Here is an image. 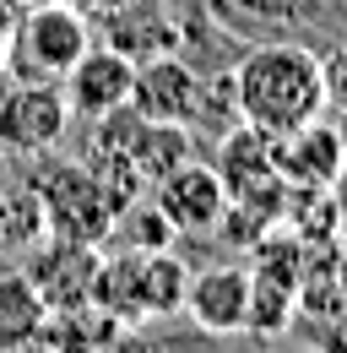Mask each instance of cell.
<instances>
[{
    "mask_svg": "<svg viewBox=\"0 0 347 353\" xmlns=\"http://www.w3.org/2000/svg\"><path fill=\"white\" fill-rule=\"evenodd\" d=\"M43 207V234L49 239H76V245H103L114 234V207L103 196V185L92 179L87 163H60L49 174L33 179Z\"/></svg>",
    "mask_w": 347,
    "mask_h": 353,
    "instance_id": "cell-4",
    "label": "cell"
},
{
    "mask_svg": "<svg viewBox=\"0 0 347 353\" xmlns=\"http://www.w3.org/2000/svg\"><path fill=\"white\" fill-rule=\"evenodd\" d=\"M22 11H28V0H0V33H11L22 22Z\"/></svg>",
    "mask_w": 347,
    "mask_h": 353,
    "instance_id": "cell-16",
    "label": "cell"
},
{
    "mask_svg": "<svg viewBox=\"0 0 347 353\" xmlns=\"http://www.w3.org/2000/svg\"><path fill=\"white\" fill-rule=\"evenodd\" d=\"M347 158H342V141L326 120H309L299 131L277 136V174L299 190H331L342 179Z\"/></svg>",
    "mask_w": 347,
    "mask_h": 353,
    "instance_id": "cell-11",
    "label": "cell"
},
{
    "mask_svg": "<svg viewBox=\"0 0 347 353\" xmlns=\"http://www.w3.org/2000/svg\"><path fill=\"white\" fill-rule=\"evenodd\" d=\"M98 245H76V239H49L39 256H33V283L49 299V310H82L92 305V288H98Z\"/></svg>",
    "mask_w": 347,
    "mask_h": 353,
    "instance_id": "cell-10",
    "label": "cell"
},
{
    "mask_svg": "<svg viewBox=\"0 0 347 353\" xmlns=\"http://www.w3.org/2000/svg\"><path fill=\"white\" fill-rule=\"evenodd\" d=\"M114 228L125 234V250H169V239H174V223L158 212V201H147V207L130 201L114 218Z\"/></svg>",
    "mask_w": 347,
    "mask_h": 353,
    "instance_id": "cell-13",
    "label": "cell"
},
{
    "mask_svg": "<svg viewBox=\"0 0 347 353\" xmlns=\"http://www.w3.org/2000/svg\"><path fill=\"white\" fill-rule=\"evenodd\" d=\"M130 82H136V54H125L120 44H92L82 49V60L60 77L71 120H103L114 109L130 103Z\"/></svg>",
    "mask_w": 347,
    "mask_h": 353,
    "instance_id": "cell-6",
    "label": "cell"
},
{
    "mask_svg": "<svg viewBox=\"0 0 347 353\" xmlns=\"http://www.w3.org/2000/svg\"><path fill=\"white\" fill-rule=\"evenodd\" d=\"M342 288H347V250H342Z\"/></svg>",
    "mask_w": 347,
    "mask_h": 353,
    "instance_id": "cell-19",
    "label": "cell"
},
{
    "mask_svg": "<svg viewBox=\"0 0 347 353\" xmlns=\"http://www.w3.org/2000/svg\"><path fill=\"white\" fill-rule=\"evenodd\" d=\"M49 326V299L28 272H0V353H22L43 343Z\"/></svg>",
    "mask_w": 347,
    "mask_h": 353,
    "instance_id": "cell-12",
    "label": "cell"
},
{
    "mask_svg": "<svg viewBox=\"0 0 347 353\" xmlns=\"http://www.w3.org/2000/svg\"><path fill=\"white\" fill-rule=\"evenodd\" d=\"M233 103L239 120L266 136H288L320 120L331 109L326 77H320V54L304 44H255L233 65Z\"/></svg>",
    "mask_w": 347,
    "mask_h": 353,
    "instance_id": "cell-1",
    "label": "cell"
},
{
    "mask_svg": "<svg viewBox=\"0 0 347 353\" xmlns=\"http://www.w3.org/2000/svg\"><path fill=\"white\" fill-rule=\"evenodd\" d=\"M152 201L174 223V234H212V228H222V212H228V185L212 163L185 158L152 185Z\"/></svg>",
    "mask_w": 347,
    "mask_h": 353,
    "instance_id": "cell-7",
    "label": "cell"
},
{
    "mask_svg": "<svg viewBox=\"0 0 347 353\" xmlns=\"http://www.w3.org/2000/svg\"><path fill=\"white\" fill-rule=\"evenodd\" d=\"M11 82V33H0V88Z\"/></svg>",
    "mask_w": 347,
    "mask_h": 353,
    "instance_id": "cell-17",
    "label": "cell"
},
{
    "mask_svg": "<svg viewBox=\"0 0 347 353\" xmlns=\"http://www.w3.org/2000/svg\"><path fill=\"white\" fill-rule=\"evenodd\" d=\"M201 103V77L179 60V54H152L136 60V82H130V109L141 120L158 125H190Z\"/></svg>",
    "mask_w": 347,
    "mask_h": 353,
    "instance_id": "cell-9",
    "label": "cell"
},
{
    "mask_svg": "<svg viewBox=\"0 0 347 353\" xmlns=\"http://www.w3.org/2000/svg\"><path fill=\"white\" fill-rule=\"evenodd\" d=\"M185 277H190L185 261H174L169 250H120V256H103L98 266L92 305L109 310L120 326L158 321L185 305Z\"/></svg>",
    "mask_w": 347,
    "mask_h": 353,
    "instance_id": "cell-2",
    "label": "cell"
},
{
    "mask_svg": "<svg viewBox=\"0 0 347 353\" xmlns=\"http://www.w3.org/2000/svg\"><path fill=\"white\" fill-rule=\"evenodd\" d=\"M71 6H82L87 17H109V22H114V11H125L130 0H71Z\"/></svg>",
    "mask_w": 347,
    "mask_h": 353,
    "instance_id": "cell-15",
    "label": "cell"
},
{
    "mask_svg": "<svg viewBox=\"0 0 347 353\" xmlns=\"http://www.w3.org/2000/svg\"><path fill=\"white\" fill-rule=\"evenodd\" d=\"M331 131L342 141V158H347V103H337V120H331Z\"/></svg>",
    "mask_w": 347,
    "mask_h": 353,
    "instance_id": "cell-18",
    "label": "cell"
},
{
    "mask_svg": "<svg viewBox=\"0 0 347 353\" xmlns=\"http://www.w3.org/2000/svg\"><path fill=\"white\" fill-rule=\"evenodd\" d=\"M92 44V17L71 0H28L22 22L11 28V77L60 82L82 49Z\"/></svg>",
    "mask_w": 347,
    "mask_h": 353,
    "instance_id": "cell-3",
    "label": "cell"
},
{
    "mask_svg": "<svg viewBox=\"0 0 347 353\" xmlns=\"http://www.w3.org/2000/svg\"><path fill=\"white\" fill-rule=\"evenodd\" d=\"M320 77H326V98H331V103H347V44H337L320 60Z\"/></svg>",
    "mask_w": 347,
    "mask_h": 353,
    "instance_id": "cell-14",
    "label": "cell"
},
{
    "mask_svg": "<svg viewBox=\"0 0 347 353\" xmlns=\"http://www.w3.org/2000/svg\"><path fill=\"white\" fill-rule=\"evenodd\" d=\"M71 131V103L60 82H28L11 77L0 88V152L11 158H43Z\"/></svg>",
    "mask_w": 347,
    "mask_h": 353,
    "instance_id": "cell-5",
    "label": "cell"
},
{
    "mask_svg": "<svg viewBox=\"0 0 347 353\" xmlns=\"http://www.w3.org/2000/svg\"><path fill=\"white\" fill-rule=\"evenodd\" d=\"M185 315L212 332V337H233L244 332V315H250V266L222 261V266H201L185 277Z\"/></svg>",
    "mask_w": 347,
    "mask_h": 353,
    "instance_id": "cell-8",
    "label": "cell"
}]
</instances>
